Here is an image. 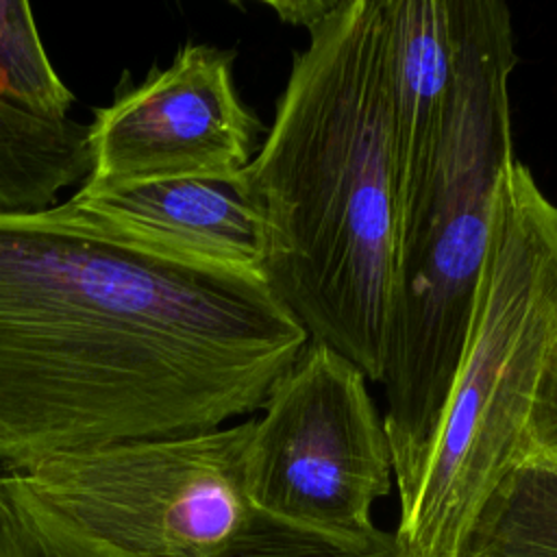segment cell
<instances>
[{"label": "cell", "mask_w": 557, "mask_h": 557, "mask_svg": "<svg viewBox=\"0 0 557 557\" xmlns=\"http://www.w3.org/2000/svg\"><path fill=\"white\" fill-rule=\"evenodd\" d=\"M457 557H557V457H518L485 498Z\"/></svg>", "instance_id": "cell-11"}, {"label": "cell", "mask_w": 557, "mask_h": 557, "mask_svg": "<svg viewBox=\"0 0 557 557\" xmlns=\"http://www.w3.org/2000/svg\"><path fill=\"white\" fill-rule=\"evenodd\" d=\"M0 557H133L59 518L0 472Z\"/></svg>", "instance_id": "cell-13"}, {"label": "cell", "mask_w": 557, "mask_h": 557, "mask_svg": "<svg viewBox=\"0 0 557 557\" xmlns=\"http://www.w3.org/2000/svg\"><path fill=\"white\" fill-rule=\"evenodd\" d=\"M307 342L261 274L0 211V472L261 411Z\"/></svg>", "instance_id": "cell-1"}, {"label": "cell", "mask_w": 557, "mask_h": 557, "mask_svg": "<svg viewBox=\"0 0 557 557\" xmlns=\"http://www.w3.org/2000/svg\"><path fill=\"white\" fill-rule=\"evenodd\" d=\"M268 7L278 15L281 22L309 30L335 7V0H283L268 2Z\"/></svg>", "instance_id": "cell-16"}, {"label": "cell", "mask_w": 557, "mask_h": 557, "mask_svg": "<svg viewBox=\"0 0 557 557\" xmlns=\"http://www.w3.org/2000/svg\"><path fill=\"white\" fill-rule=\"evenodd\" d=\"M457 83L435 174L398 228L383 372L398 494L433 442L485 268L496 189L516 159L513 22L500 0H457Z\"/></svg>", "instance_id": "cell-3"}, {"label": "cell", "mask_w": 557, "mask_h": 557, "mask_svg": "<svg viewBox=\"0 0 557 557\" xmlns=\"http://www.w3.org/2000/svg\"><path fill=\"white\" fill-rule=\"evenodd\" d=\"M255 418L67 453L13 472L46 509L133 557H220L250 524Z\"/></svg>", "instance_id": "cell-5"}, {"label": "cell", "mask_w": 557, "mask_h": 557, "mask_svg": "<svg viewBox=\"0 0 557 557\" xmlns=\"http://www.w3.org/2000/svg\"><path fill=\"white\" fill-rule=\"evenodd\" d=\"M307 33L246 165L263 278L309 339L381 383L398 248L387 0H335Z\"/></svg>", "instance_id": "cell-2"}, {"label": "cell", "mask_w": 557, "mask_h": 557, "mask_svg": "<svg viewBox=\"0 0 557 557\" xmlns=\"http://www.w3.org/2000/svg\"><path fill=\"white\" fill-rule=\"evenodd\" d=\"M54 209L81 226L163 259L263 276V218L246 168L233 176L81 187Z\"/></svg>", "instance_id": "cell-8"}, {"label": "cell", "mask_w": 557, "mask_h": 557, "mask_svg": "<svg viewBox=\"0 0 557 557\" xmlns=\"http://www.w3.org/2000/svg\"><path fill=\"white\" fill-rule=\"evenodd\" d=\"M392 152L398 228L424 196L457 83V0H387Z\"/></svg>", "instance_id": "cell-9"}, {"label": "cell", "mask_w": 557, "mask_h": 557, "mask_svg": "<svg viewBox=\"0 0 557 557\" xmlns=\"http://www.w3.org/2000/svg\"><path fill=\"white\" fill-rule=\"evenodd\" d=\"M522 455L557 457V337L548 348L520 442Z\"/></svg>", "instance_id": "cell-15"}, {"label": "cell", "mask_w": 557, "mask_h": 557, "mask_svg": "<svg viewBox=\"0 0 557 557\" xmlns=\"http://www.w3.org/2000/svg\"><path fill=\"white\" fill-rule=\"evenodd\" d=\"M89 124L50 122L0 102V211H46L89 174Z\"/></svg>", "instance_id": "cell-10"}, {"label": "cell", "mask_w": 557, "mask_h": 557, "mask_svg": "<svg viewBox=\"0 0 557 557\" xmlns=\"http://www.w3.org/2000/svg\"><path fill=\"white\" fill-rule=\"evenodd\" d=\"M392 481L389 440L368 376L346 355L309 339L255 418L248 448L255 509L361 540L376 531L372 505Z\"/></svg>", "instance_id": "cell-6"}, {"label": "cell", "mask_w": 557, "mask_h": 557, "mask_svg": "<svg viewBox=\"0 0 557 557\" xmlns=\"http://www.w3.org/2000/svg\"><path fill=\"white\" fill-rule=\"evenodd\" d=\"M557 337V205L513 159L500 176L476 302L426 457L403 494L396 537L413 557H457L518 459Z\"/></svg>", "instance_id": "cell-4"}, {"label": "cell", "mask_w": 557, "mask_h": 557, "mask_svg": "<svg viewBox=\"0 0 557 557\" xmlns=\"http://www.w3.org/2000/svg\"><path fill=\"white\" fill-rule=\"evenodd\" d=\"M233 50L185 44L165 67L117 91L89 122L83 189L233 176L252 159L257 117L233 81Z\"/></svg>", "instance_id": "cell-7"}, {"label": "cell", "mask_w": 557, "mask_h": 557, "mask_svg": "<svg viewBox=\"0 0 557 557\" xmlns=\"http://www.w3.org/2000/svg\"><path fill=\"white\" fill-rule=\"evenodd\" d=\"M0 102L63 122L74 94L54 72L26 0H0Z\"/></svg>", "instance_id": "cell-12"}, {"label": "cell", "mask_w": 557, "mask_h": 557, "mask_svg": "<svg viewBox=\"0 0 557 557\" xmlns=\"http://www.w3.org/2000/svg\"><path fill=\"white\" fill-rule=\"evenodd\" d=\"M220 557H413L392 531L346 540L255 513L246 531Z\"/></svg>", "instance_id": "cell-14"}]
</instances>
